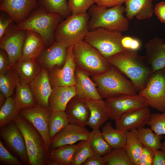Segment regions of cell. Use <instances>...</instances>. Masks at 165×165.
<instances>
[{"label": "cell", "instance_id": "48", "mask_svg": "<svg viewBox=\"0 0 165 165\" xmlns=\"http://www.w3.org/2000/svg\"><path fill=\"white\" fill-rule=\"evenodd\" d=\"M154 13L160 21L165 24V2L157 4L154 9Z\"/></svg>", "mask_w": 165, "mask_h": 165}, {"label": "cell", "instance_id": "25", "mask_svg": "<svg viewBox=\"0 0 165 165\" xmlns=\"http://www.w3.org/2000/svg\"><path fill=\"white\" fill-rule=\"evenodd\" d=\"M45 46L44 42L39 34L31 31H26L21 56L18 61L35 60Z\"/></svg>", "mask_w": 165, "mask_h": 165}, {"label": "cell", "instance_id": "33", "mask_svg": "<svg viewBox=\"0 0 165 165\" xmlns=\"http://www.w3.org/2000/svg\"><path fill=\"white\" fill-rule=\"evenodd\" d=\"M20 82L18 75L11 68L5 74H0V92L6 98L11 96Z\"/></svg>", "mask_w": 165, "mask_h": 165}, {"label": "cell", "instance_id": "36", "mask_svg": "<svg viewBox=\"0 0 165 165\" xmlns=\"http://www.w3.org/2000/svg\"><path fill=\"white\" fill-rule=\"evenodd\" d=\"M90 134L91 145L94 154L104 156L113 150L104 139L99 129L93 130Z\"/></svg>", "mask_w": 165, "mask_h": 165}, {"label": "cell", "instance_id": "32", "mask_svg": "<svg viewBox=\"0 0 165 165\" xmlns=\"http://www.w3.org/2000/svg\"><path fill=\"white\" fill-rule=\"evenodd\" d=\"M138 137L144 146L148 148L155 152L162 148L161 140L163 135H158L151 128H141L137 130Z\"/></svg>", "mask_w": 165, "mask_h": 165}, {"label": "cell", "instance_id": "44", "mask_svg": "<svg viewBox=\"0 0 165 165\" xmlns=\"http://www.w3.org/2000/svg\"><path fill=\"white\" fill-rule=\"evenodd\" d=\"M155 152L144 146L139 160L138 165H152Z\"/></svg>", "mask_w": 165, "mask_h": 165}, {"label": "cell", "instance_id": "2", "mask_svg": "<svg viewBox=\"0 0 165 165\" xmlns=\"http://www.w3.org/2000/svg\"><path fill=\"white\" fill-rule=\"evenodd\" d=\"M91 78L103 99L137 94L132 82L111 64L106 72L91 76Z\"/></svg>", "mask_w": 165, "mask_h": 165}, {"label": "cell", "instance_id": "45", "mask_svg": "<svg viewBox=\"0 0 165 165\" xmlns=\"http://www.w3.org/2000/svg\"><path fill=\"white\" fill-rule=\"evenodd\" d=\"M12 68L10 66L8 55L4 50L0 51V74H5Z\"/></svg>", "mask_w": 165, "mask_h": 165}, {"label": "cell", "instance_id": "15", "mask_svg": "<svg viewBox=\"0 0 165 165\" xmlns=\"http://www.w3.org/2000/svg\"><path fill=\"white\" fill-rule=\"evenodd\" d=\"M151 115L148 107L126 113L114 120L115 128L125 132L145 127L147 125Z\"/></svg>", "mask_w": 165, "mask_h": 165}, {"label": "cell", "instance_id": "18", "mask_svg": "<svg viewBox=\"0 0 165 165\" xmlns=\"http://www.w3.org/2000/svg\"><path fill=\"white\" fill-rule=\"evenodd\" d=\"M38 0H0V9L20 23L38 6Z\"/></svg>", "mask_w": 165, "mask_h": 165}, {"label": "cell", "instance_id": "27", "mask_svg": "<svg viewBox=\"0 0 165 165\" xmlns=\"http://www.w3.org/2000/svg\"><path fill=\"white\" fill-rule=\"evenodd\" d=\"M18 75L20 82L29 84L42 69L35 60L18 61L12 67Z\"/></svg>", "mask_w": 165, "mask_h": 165}, {"label": "cell", "instance_id": "1", "mask_svg": "<svg viewBox=\"0 0 165 165\" xmlns=\"http://www.w3.org/2000/svg\"><path fill=\"white\" fill-rule=\"evenodd\" d=\"M107 60L130 79L138 93L145 87L153 73L145 56L139 55L136 51L125 49L112 56Z\"/></svg>", "mask_w": 165, "mask_h": 165}, {"label": "cell", "instance_id": "13", "mask_svg": "<svg viewBox=\"0 0 165 165\" xmlns=\"http://www.w3.org/2000/svg\"><path fill=\"white\" fill-rule=\"evenodd\" d=\"M26 33V31L16 28L8 31L0 39V49L7 53L11 68L21 56Z\"/></svg>", "mask_w": 165, "mask_h": 165}, {"label": "cell", "instance_id": "41", "mask_svg": "<svg viewBox=\"0 0 165 165\" xmlns=\"http://www.w3.org/2000/svg\"><path fill=\"white\" fill-rule=\"evenodd\" d=\"M95 0H68V5L72 14L76 15L87 12Z\"/></svg>", "mask_w": 165, "mask_h": 165}, {"label": "cell", "instance_id": "16", "mask_svg": "<svg viewBox=\"0 0 165 165\" xmlns=\"http://www.w3.org/2000/svg\"><path fill=\"white\" fill-rule=\"evenodd\" d=\"M0 135L8 146L22 160L28 163L24 139L14 121L1 129Z\"/></svg>", "mask_w": 165, "mask_h": 165}, {"label": "cell", "instance_id": "24", "mask_svg": "<svg viewBox=\"0 0 165 165\" xmlns=\"http://www.w3.org/2000/svg\"><path fill=\"white\" fill-rule=\"evenodd\" d=\"M75 96V86L53 87L49 99V108L51 112L64 111L69 101Z\"/></svg>", "mask_w": 165, "mask_h": 165}, {"label": "cell", "instance_id": "47", "mask_svg": "<svg viewBox=\"0 0 165 165\" xmlns=\"http://www.w3.org/2000/svg\"><path fill=\"white\" fill-rule=\"evenodd\" d=\"M127 0H95V3L98 6L105 8L121 5Z\"/></svg>", "mask_w": 165, "mask_h": 165}, {"label": "cell", "instance_id": "22", "mask_svg": "<svg viewBox=\"0 0 165 165\" xmlns=\"http://www.w3.org/2000/svg\"><path fill=\"white\" fill-rule=\"evenodd\" d=\"M164 42L162 39L156 37L145 45V58L153 72L165 66V49L162 47Z\"/></svg>", "mask_w": 165, "mask_h": 165}, {"label": "cell", "instance_id": "19", "mask_svg": "<svg viewBox=\"0 0 165 165\" xmlns=\"http://www.w3.org/2000/svg\"><path fill=\"white\" fill-rule=\"evenodd\" d=\"M29 84L37 105L49 108V99L52 87L49 80L48 71L42 68Z\"/></svg>", "mask_w": 165, "mask_h": 165}, {"label": "cell", "instance_id": "40", "mask_svg": "<svg viewBox=\"0 0 165 165\" xmlns=\"http://www.w3.org/2000/svg\"><path fill=\"white\" fill-rule=\"evenodd\" d=\"M147 125L156 134L165 135V112L152 114Z\"/></svg>", "mask_w": 165, "mask_h": 165}, {"label": "cell", "instance_id": "4", "mask_svg": "<svg viewBox=\"0 0 165 165\" xmlns=\"http://www.w3.org/2000/svg\"><path fill=\"white\" fill-rule=\"evenodd\" d=\"M24 139L31 165H43L50 160V153L40 134L27 119L18 114L14 120Z\"/></svg>", "mask_w": 165, "mask_h": 165}, {"label": "cell", "instance_id": "54", "mask_svg": "<svg viewBox=\"0 0 165 165\" xmlns=\"http://www.w3.org/2000/svg\"><path fill=\"white\" fill-rule=\"evenodd\" d=\"M162 69L165 74V66L162 68Z\"/></svg>", "mask_w": 165, "mask_h": 165}, {"label": "cell", "instance_id": "3", "mask_svg": "<svg viewBox=\"0 0 165 165\" xmlns=\"http://www.w3.org/2000/svg\"><path fill=\"white\" fill-rule=\"evenodd\" d=\"M107 8L94 4L90 8L89 31L99 28L121 32L127 31L129 23L123 15L125 12V7L121 5Z\"/></svg>", "mask_w": 165, "mask_h": 165}, {"label": "cell", "instance_id": "10", "mask_svg": "<svg viewBox=\"0 0 165 165\" xmlns=\"http://www.w3.org/2000/svg\"><path fill=\"white\" fill-rule=\"evenodd\" d=\"M106 104L115 120L121 115L143 108L149 107L146 100L138 94L123 95L106 99Z\"/></svg>", "mask_w": 165, "mask_h": 165}, {"label": "cell", "instance_id": "51", "mask_svg": "<svg viewBox=\"0 0 165 165\" xmlns=\"http://www.w3.org/2000/svg\"><path fill=\"white\" fill-rule=\"evenodd\" d=\"M6 98L1 92L0 93V107L1 108L4 104Z\"/></svg>", "mask_w": 165, "mask_h": 165}, {"label": "cell", "instance_id": "11", "mask_svg": "<svg viewBox=\"0 0 165 165\" xmlns=\"http://www.w3.org/2000/svg\"><path fill=\"white\" fill-rule=\"evenodd\" d=\"M50 109L37 105L21 110L18 114L28 121L35 128L42 136L45 145L50 151L51 142L48 129Z\"/></svg>", "mask_w": 165, "mask_h": 165}, {"label": "cell", "instance_id": "6", "mask_svg": "<svg viewBox=\"0 0 165 165\" xmlns=\"http://www.w3.org/2000/svg\"><path fill=\"white\" fill-rule=\"evenodd\" d=\"M90 18L87 12L68 16L57 28L55 33L56 41L68 47L83 41L89 31L88 24Z\"/></svg>", "mask_w": 165, "mask_h": 165}, {"label": "cell", "instance_id": "30", "mask_svg": "<svg viewBox=\"0 0 165 165\" xmlns=\"http://www.w3.org/2000/svg\"><path fill=\"white\" fill-rule=\"evenodd\" d=\"M127 140L124 147L126 153L133 165H138L144 146L139 140L137 130L125 132Z\"/></svg>", "mask_w": 165, "mask_h": 165}, {"label": "cell", "instance_id": "39", "mask_svg": "<svg viewBox=\"0 0 165 165\" xmlns=\"http://www.w3.org/2000/svg\"><path fill=\"white\" fill-rule=\"evenodd\" d=\"M103 157L108 165H133L124 148L113 149Z\"/></svg>", "mask_w": 165, "mask_h": 165}, {"label": "cell", "instance_id": "26", "mask_svg": "<svg viewBox=\"0 0 165 165\" xmlns=\"http://www.w3.org/2000/svg\"><path fill=\"white\" fill-rule=\"evenodd\" d=\"M125 3L128 20H132L134 17L139 20L149 18L154 12L152 0H127Z\"/></svg>", "mask_w": 165, "mask_h": 165}, {"label": "cell", "instance_id": "28", "mask_svg": "<svg viewBox=\"0 0 165 165\" xmlns=\"http://www.w3.org/2000/svg\"><path fill=\"white\" fill-rule=\"evenodd\" d=\"M15 91L14 98L15 106L18 112L21 109L37 105L29 84L20 82Z\"/></svg>", "mask_w": 165, "mask_h": 165}, {"label": "cell", "instance_id": "38", "mask_svg": "<svg viewBox=\"0 0 165 165\" xmlns=\"http://www.w3.org/2000/svg\"><path fill=\"white\" fill-rule=\"evenodd\" d=\"M91 141L90 134L87 140L80 141V144L75 154L71 165H82L89 158L94 154Z\"/></svg>", "mask_w": 165, "mask_h": 165}, {"label": "cell", "instance_id": "21", "mask_svg": "<svg viewBox=\"0 0 165 165\" xmlns=\"http://www.w3.org/2000/svg\"><path fill=\"white\" fill-rule=\"evenodd\" d=\"M64 111L69 123L84 127L87 125L90 112L86 101L75 96L69 101Z\"/></svg>", "mask_w": 165, "mask_h": 165}, {"label": "cell", "instance_id": "34", "mask_svg": "<svg viewBox=\"0 0 165 165\" xmlns=\"http://www.w3.org/2000/svg\"><path fill=\"white\" fill-rule=\"evenodd\" d=\"M69 123L65 111L52 112L49 116L48 125L51 141L56 134Z\"/></svg>", "mask_w": 165, "mask_h": 165}, {"label": "cell", "instance_id": "50", "mask_svg": "<svg viewBox=\"0 0 165 165\" xmlns=\"http://www.w3.org/2000/svg\"><path fill=\"white\" fill-rule=\"evenodd\" d=\"M14 20L10 18H4L1 16L0 19V38L1 39L4 35L6 30L11 23Z\"/></svg>", "mask_w": 165, "mask_h": 165}, {"label": "cell", "instance_id": "37", "mask_svg": "<svg viewBox=\"0 0 165 165\" xmlns=\"http://www.w3.org/2000/svg\"><path fill=\"white\" fill-rule=\"evenodd\" d=\"M18 112L16 108L14 97L6 98L5 102L0 110V126H5L14 120Z\"/></svg>", "mask_w": 165, "mask_h": 165}, {"label": "cell", "instance_id": "29", "mask_svg": "<svg viewBox=\"0 0 165 165\" xmlns=\"http://www.w3.org/2000/svg\"><path fill=\"white\" fill-rule=\"evenodd\" d=\"M101 130L104 139L113 149L124 148L127 140L125 132L115 129L110 122L102 126Z\"/></svg>", "mask_w": 165, "mask_h": 165}, {"label": "cell", "instance_id": "46", "mask_svg": "<svg viewBox=\"0 0 165 165\" xmlns=\"http://www.w3.org/2000/svg\"><path fill=\"white\" fill-rule=\"evenodd\" d=\"M82 165H106L107 164L103 156L94 154L89 158Z\"/></svg>", "mask_w": 165, "mask_h": 165}, {"label": "cell", "instance_id": "17", "mask_svg": "<svg viewBox=\"0 0 165 165\" xmlns=\"http://www.w3.org/2000/svg\"><path fill=\"white\" fill-rule=\"evenodd\" d=\"M91 132L84 126L69 123L51 140V149L88 139Z\"/></svg>", "mask_w": 165, "mask_h": 165}, {"label": "cell", "instance_id": "14", "mask_svg": "<svg viewBox=\"0 0 165 165\" xmlns=\"http://www.w3.org/2000/svg\"><path fill=\"white\" fill-rule=\"evenodd\" d=\"M68 48L56 41L49 47L43 49L35 61L42 68L48 72L55 66L61 68L67 58Z\"/></svg>", "mask_w": 165, "mask_h": 165}, {"label": "cell", "instance_id": "8", "mask_svg": "<svg viewBox=\"0 0 165 165\" xmlns=\"http://www.w3.org/2000/svg\"><path fill=\"white\" fill-rule=\"evenodd\" d=\"M122 32L99 28L89 31L84 40L96 49L105 58L123 51Z\"/></svg>", "mask_w": 165, "mask_h": 165}, {"label": "cell", "instance_id": "12", "mask_svg": "<svg viewBox=\"0 0 165 165\" xmlns=\"http://www.w3.org/2000/svg\"><path fill=\"white\" fill-rule=\"evenodd\" d=\"M73 48V46L68 48L67 58L61 68L55 66L48 72L49 80L52 87L75 85V75L76 66Z\"/></svg>", "mask_w": 165, "mask_h": 165}, {"label": "cell", "instance_id": "20", "mask_svg": "<svg viewBox=\"0 0 165 165\" xmlns=\"http://www.w3.org/2000/svg\"><path fill=\"white\" fill-rule=\"evenodd\" d=\"M90 76L86 71L76 67L75 75L76 96L86 101L103 99Z\"/></svg>", "mask_w": 165, "mask_h": 165}, {"label": "cell", "instance_id": "7", "mask_svg": "<svg viewBox=\"0 0 165 165\" xmlns=\"http://www.w3.org/2000/svg\"><path fill=\"white\" fill-rule=\"evenodd\" d=\"M76 67L87 72L90 76L104 72L111 64L94 47L85 41L73 46Z\"/></svg>", "mask_w": 165, "mask_h": 165}, {"label": "cell", "instance_id": "35", "mask_svg": "<svg viewBox=\"0 0 165 165\" xmlns=\"http://www.w3.org/2000/svg\"><path fill=\"white\" fill-rule=\"evenodd\" d=\"M68 0H38L42 9L50 13H56L66 17L71 13L68 6Z\"/></svg>", "mask_w": 165, "mask_h": 165}, {"label": "cell", "instance_id": "31", "mask_svg": "<svg viewBox=\"0 0 165 165\" xmlns=\"http://www.w3.org/2000/svg\"><path fill=\"white\" fill-rule=\"evenodd\" d=\"M80 144L67 145L60 146L50 151V159L58 165H71L75 154Z\"/></svg>", "mask_w": 165, "mask_h": 165}, {"label": "cell", "instance_id": "5", "mask_svg": "<svg viewBox=\"0 0 165 165\" xmlns=\"http://www.w3.org/2000/svg\"><path fill=\"white\" fill-rule=\"evenodd\" d=\"M59 14L48 12L41 9L20 22L17 28L26 31H30L39 34L47 46L52 42L57 27L61 20Z\"/></svg>", "mask_w": 165, "mask_h": 165}, {"label": "cell", "instance_id": "53", "mask_svg": "<svg viewBox=\"0 0 165 165\" xmlns=\"http://www.w3.org/2000/svg\"><path fill=\"white\" fill-rule=\"evenodd\" d=\"M162 47L165 49V42H164L162 45Z\"/></svg>", "mask_w": 165, "mask_h": 165}, {"label": "cell", "instance_id": "23", "mask_svg": "<svg viewBox=\"0 0 165 165\" xmlns=\"http://www.w3.org/2000/svg\"><path fill=\"white\" fill-rule=\"evenodd\" d=\"M90 112L87 125L93 130L98 129L110 119V115L105 101H86Z\"/></svg>", "mask_w": 165, "mask_h": 165}, {"label": "cell", "instance_id": "52", "mask_svg": "<svg viewBox=\"0 0 165 165\" xmlns=\"http://www.w3.org/2000/svg\"><path fill=\"white\" fill-rule=\"evenodd\" d=\"M161 149L165 153V141L162 142V148Z\"/></svg>", "mask_w": 165, "mask_h": 165}, {"label": "cell", "instance_id": "9", "mask_svg": "<svg viewBox=\"0 0 165 165\" xmlns=\"http://www.w3.org/2000/svg\"><path fill=\"white\" fill-rule=\"evenodd\" d=\"M138 94L146 100L149 106L161 112H165V74L162 69L152 73Z\"/></svg>", "mask_w": 165, "mask_h": 165}, {"label": "cell", "instance_id": "42", "mask_svg": "<svg viewBox=\"0 0 165 165\" xmlns=\"http://www.w3.org/2000/svg\"><path fill=\"white\" fill-rule=\"evenodd\" d=\"M0 160L2 163L10 165H22L23 163L12 155L0 141Z\"/></svg>", "mask_w": 165, "mask_h": 165}, {"label": "cell", "instance_id": "49", "mask_svg": "<svg viewBox=\"0 0 165 165\" xmlns=\"http://www.w3.org/2000/svg\"><path fill=\"white\" fill-rule=\"evenodd\" d=\"M152 165H165V153L162 150L155 151Z\"/></svg>", "mask_w": 165, "mask_h": 165}, {"label": "cell", "instance_id": "43", "mask_svg": "<svg viewBox=\"0 0 165 165\" xmlns=\"http://www.w3.org/2000/svg\"><path fill=\"white\" fill-rule=\"evenodd\" d=\"M121 44L125 49L137 51L140 48L141 43L137 38L130 36H123L121 41Z\"/></svg>", "mask_w": 165, "mask_h": 165}]
</instances>
